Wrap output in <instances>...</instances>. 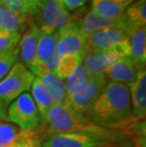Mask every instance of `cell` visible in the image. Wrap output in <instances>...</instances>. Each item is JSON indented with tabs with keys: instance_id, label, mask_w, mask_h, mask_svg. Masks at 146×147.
Segmentation results:
<instances>
[{
	"instance_id": "6da1fadb",
	"label": "cell",
	"mask_w": 146,
	"mask_h": 147,
	"mask_svg": "<svg viewBox=\"0 0 146 147\" xmlns=\"http://www.w3.org/2000/svg\"><path fill=\"white\" fill-rule=\"evenodd\" d=\"M86 117L96 125L107 129H114L125 123L132 117L128 86L108 81Z\"/></svg>"
},
{
	"instance_id": "7a4b0ae2",
	"label": "cell",
	"mask_w": 146,
	"mask_h": 147,
	"mask_svg": "<svg viewBox=\"0 0 146 147\" xmlns=\"http://www.w3.org/2000/svg\"><path fill=\"white\" fill-rule=\"evenodd\" d=\"M51 134L83 132L100 135H118L119 131L102 128L93 123L86 115L80 114L66 104H54L44 121Z\"/></svg>"
},
{
	"instance_id": "3957f363",
	"label": "cell",
	"mask_w": 146,
	"mask_h": 147,
	"mask_svg": "<svg viewBox=\"0 0 146 147\" xmlns=\"http://www.w3.org/2000/svg\"><path fill=\"white\" fill-rule=\"evenodd\" d=\"M120 140L118 135L72 132L51 134L42 140L40 147H106Z\"/></svg>"
},
{
	"instance_id": "277c9868",
	"label": "cell",
	"mask_w": 146,
	"mask_h": 147,
	"mask_svg": "<svg viewBox=\"0 0 146 147\" xmlns=\"http://www.w3.org/2000/svg\"><path fill=\"white\" fill-rule=\"evenodd\" d=\"M6 120L25 131H35L42 124L38 109L29 92L23 93L11 102Z\"/></svg>"
},
{
	"instance_id": "5b68a950",
	"label": "cell",
	"mask_w": 146,
	"mask_h": 147,
	"mask_svg": "<svg viewBox=\"0 0 146 147\" xmlns=\"http://www.w3.org/2000/svg\"><path fill=\"white\" fill-rule=\"evenodd\" d=\"M107 83V78L102 72L90 75L88 80L78 90L67 97L65 104L78 113L86 115L104 91Z\"/></svg>"
},
{
	"instance_id": "8992f818",
	"label": "cell",
	"mask_w": 146,
	"mask_h": 147,
	"mask_svg": "<svg viewBox=\"0 0 146 147\" xmlns=\"http://www.w3.org/2000/svg\"><path fill=\"white\" fill-rule=\"evenodd\" d=\"M34 75L18 61L8 74L0 81V100L6 105L18 96L28 92L34 80Z\"/></svg>"
},
{
	"instance_id": "52a82bcc",
	"label": "cell",
	"mask_w": 146,
	"mask_h": 147,
	"mask_svg": "<svg viewBox=\"0 0 146 147\" xmlns=\"http://www.w3.org/2000/svg\"><path fill=\"white\" fill-rule=\"evenodd\" d=\"M57 51L60 56L68 54H85L87 37L81 32L79 21H70L58 30Z\"/></svg>"
},
{
	"instance_id": "ba28073f",
	"label": "cell",
	"mask_w": 146,
	"mask_h": 147,
	"mask_svg": "<svg viewBox=\"0 0 146 147\" xmlns=\"http://www.w3.org/2000/svg\"><path fill=\"white\" fill-rule=\"evenodd\" d=\"M71 15L60 0H48L35 16L42 32H57L70 21Z\"/></svg>"
},
{
	"instance_id": "9c48e42d",
	"label": "cell",
	"mask_w": 146,
	"mask_h": 147,
	"mask_svg": "<svg viewBox=\"0 0 146 147\" xmlns=\"http://www.w3.org/2000/svg\"><path fill=\"white\" fill-rule=\"evenodd\" d=\"M41 32L42 30L38 25L34 22L33 19H30L17 45L18 60H20L21 63L30 71L35 62L37 46H38Z\"/></svg>"
},
{
	"instance_id": "30bf717a",
	"label": "cell",
	"mask_w": 146,
	"mask_h": 147,
	"mask_svg": "<svg viewBox=\"0 0 146 147\" xmlns=\"http://www.w3.org/2000/svg\"><path fill=\"white\" fill-rule=\"evenodd\" d=\"M130 34L125 30L114 26L98 30L87 36V49L105 51L115 47L118 43L128 39Z\"/></svg>"
},
{
	"instance_id": "8fae6325",
	"label": "cell",
	"mask_w": 146,
	"mask_h": 147,
	"mask_svg": "<svg viewBox=\"0 0 146 147\" xmlns=\"http://www.w3.org/2000/svg\"><path fill=\"white\" fill-rule=\"evenodd\" d=\"M146 24V2L138 0L125 9L117 18V27L131 34L136 30L144 28Z\"/></svg>"
},
{
	"instance_id": "7c38bea8",
	"label": "cell",
	"mask_w": 146,
	"mask_h": 147,
	"mask_svg": "<svg viewBox=\"0 0 146 147\" xmlns=\"http://www.w3.org/2000/svg\"><path fill=\"white\" fill-rule=\"evenodd\" d=\"M131 102V115L142 119L146 114V71L139 70L136 79L127 84Z\"/></svg>"
},
{
	"instance_id": "4fadbf2b",
	"label": "cell",
	"mask_w": 146,
	"mask_h": 147,
	"mask_svg": "<svg viewBox=\"0 0 146 147\" xmlns=\"http://www.w3.org/2000/svg\"><path fill=\"white\" fill-rule=\"evenodd\" d=\"M57 40L58 30L50 32H41L38 46H37L35 62H34L32 68L30 69V72L35 77H41L45 63L57 51Z\"/></svg>"
},
{
	"instance_id": "5bb4252c",
	"label": "cell",
	"mask_w": 146,
	"mask_h": 147,
	"mask_svg": "<svg viewBox=\"0 0 146 147\" xmlns=\"http://www.w3.org/2000/svg\"><path fill=\"white\" fill-rule=\"evenodd\" d=\"M109 82L128 84L136 79L138 70L130 57L118 59L102 70Z\"/></svg>"
},
{
	"instance_id": "9a60e30c",
	"label": "cell",
	"mask_w": 146,
	"mask_h": 147,
	"mask_svg": "<svg viewBox=\"0 0 146 147\" xmlns=\"http://www.w3.org/2000/svg\"><path fill=\"white\" fill-rule=\"evenodd\" d=\"M122 57L113 51V49H105V51H92L87 49L83 65L90 75L102 72L107 65L114 63L115 61Z\"/></svg>"
},
{
	"instance_id": "2e32d148",
	"label": "cell",
	"mask_w": 146,
	"mask_h": 147,
	"mask_svg": "<svg viewBox=\"0 0 146 147\" xmlns=\"http://www.w3.org/2000/svg\"><path fill=\"white\" fill-rule=\"evenodd\" d=\"M30 18L0 5V30L22 34L27 29Z\"/></svg>"
},
{
	"instance_id": "e0dca14e",
	"label": "cell",
	"mask_w": 146,
	"mask_h": 147,
	"mask_svg": "<svg viewBox=\"0 0 146 147\" xmlns=\"http://www.w3.org/2000/svg\"><path fill=\"white\" fill-rule=\"evenodd\" d=\"M30 88H32V94L30 95H32L33 101L36 105V107L38 109L43 124L49 109L54 105L55 102L51 93L49 92L48 87L45 86V84L42 82L40 78L34 77Z\"/></svg>"
},
{
	"instance_id": "ac0fdd59",
	"label": "cell",
	"mask_w": 146,
	"mask_h": 147,
	"mask_svg": "<svg viewBox=\"0 0 146 147\" xmlns=\"http://www.w3.org/2000/svg\"><path fill=\"white\" fill-rule=\"evenodd\" d=\"M130 58L137 70L145 69L146 64V29L141 28L129 36Z\"/></svg>"
},
{
	"instance_id": "d6986e66",
	"label": "cell",
	"mask_w": 146,
	"mask_h": 147,
	"mask_svg": "<svg viewBox=\"0 0 146 147\" xmlns=\"http://www.w3.org/2000/svg\"><path fill=\"white\" fill-rule=\"evenodd\" d=\"M79 24L81 32L87 37L90 34L98 32V30L117 26V19L104 18L91 10L83 15Z\"/></svg>"
},
{
	"instance_id": "ffe728a7",
	"label": "cell",
	"mask_w": 146,
	"mask_h": 147,
	"mask_svg": "<svg viewBox=\"0 0 146 147\" xmlns=\"http://www.w3.org/2000/svg\"><path fill=\"white\" fill-rule=\"evenodd\" d=\"M85 54H68L60 56L54 74L61 80L66 81L83 64Z\"/></svg>"
},
{
	"instance_id": "44dd1931",
	"label": "cell",
	"mask_w": 146,
	"mask_h": 147,
	"mask_svg": "<svg viewBox=\"0 0 146 147\" xmlns=\"http://www.w3.org/2000/svg\"><path fill=\"white\" fill-rule=\"evenodd\" d=\"M39 78V77H38ZM42 82L51 93L55 104H65L67 98V89L65 81L61 80L52 72L46 73L40 77Z\"/></svg>"
},
{
	"instance_id": "7402d4cb",
	"label": "cell",
	"mask_w": 146,
	"mask_h": 147,
	"mask_svg": "<svg viewBox=\"0 0 146 147\" xmlns=\"http://www.w3.org/2000/svg\"><path fill=\"white\" fill-rule=\"evenodd\" d=\"M127 7L111 0H92V11L101 16L109 19H117Z\"/></svg>"
},
{
	"instance_id": "603a6c76",
	"label": "cell",
	"mask_w": 146,
	"mask_h": 147,
	"mask_svg": "<svg viewBox=\"0 0 146 147\" xmlns=\"http://www.w3.org/2000/svg\"><path fill=\"white\" fill-rule=\"evenodd\" d=\"M89 77H90V74L88 73V71L86 70L85 65L82 64L66 81H65L66 89H67V97L71 95L72 93L75 92L76 90H78L80 87L88 80Z\"/></svg>"
},
{
	"instance_id": "cb8c5ba5",
	"label": "cell",
	"mask_w": 146,
	"mask_h": 147,
	"mask_svg": "<svg viewBox=\"0 0 146 147\" xmlns=\"http://www.w3.org/2000/svg\"><path fill=\"white\" fill-rule=\"evenodd\" d=\"M22 129L9 121H0V147H7L23 133Z\"/></svg>"
},
{
	"instance_id": "d4e9b609",
	"label": "cell",
	"mask_w": 146,
	"mask_h": 147,
	"mask_svg": "<svg viewBox=\"0 0 146 147\" xmlns=\"http://www.w3.org/2000/svg\"><path fill=\"white\" fill-rule=\"evenodd\" d=\"M42 140L37 136L36 131H23L16 140L7 147H40Z\"/></svg>"
},
{
	"instance_id": "484cf974",
	"label": "cell",
	"mask_w": 146,
	"mask_h": 147,
	"mask_svg": "<svg viewBox=\"0 0 146 147\" xmlns=\"http://www.w3.org/2000/svg\"><path fill=\"white\" fill-rule=\"evenodd\" d=\"M19 61L17 47L12 51L0 54V81L8 74L11 68Z\"/></svg>"
},
{
	"instance_id": "4316f807",
	"label": "cell",
	"mask_w": 146,
	"mask_h": 147,
	"mask_svg": "<svg viewBox=\"0 0 146 147\" xmlns=\"http://www.w3.org/2000/svg\"><path fill=\"white\" fill-rule=\"evenodd\" d=\"M22 34L10 33L0 30V54L9 52L17 47Z\"/></svg>"
},
{
	"instance_id": "83f0119b",
	"label": "cell",
	"mask_w": 146,
	"mask_h": 147,
	"mask_svg": "<svg viewBox=\"0 0 146 147\" xmlns=\"http://www.w3.org/2000/svg\"><path fill=\"white\" fill-rule=\"evenodd\" d=\"M2 5L18 13L30 18V11L27 0H2ZM32 19V18H30Z\"/></svg>"
},
{
	"instance_id": "f1b7e54d",
	"label": "cell",
	"mask_w": 146,
	"mask_h": 147,
	"mask_svg": "<svg viewBox=\"0 0 146 147\" xmlns=\"http://www.w3.org/2000/svg\"><path fill=\"white\" fill-rule=\"evenodd\" d=\"M48 0H27L28 5H29L30 11V18L33 19L35 17L41 8L44 6Z\"/></svg>"
},
{
	"instance_id": "f546056e",
	"label": "cell",
	"mask_w": 146,
	"mask_h": 147,
	"mask_svg": "<svg viewBox=\"0 0 146 147\" xmlns=\"http://www.w3.org/2000/svg\"><path fill=\"white\" fill-rule=\"evenodd\" d=\"M60 1L64 5V7L67 9V11H72L77 10V9L83 8L85 5V3L87 2V0H60Z\"/></svg>"
},
{
	"instance_id": "4dcf8cb0",
	"label": "cell",
	"mask_w": 146,
	"mask_h": 147,
	"mask_svg": "<svg viewBox=\"0 0 146 147\" xmlns=\"http://www.w3.org/2000/svg\"><path fill=\"white\" fill-rule=\"evenodd\" d=\"M7 118V105L0 100V121H6Z\"/></svg>"
},
{
	"instance_id": "1f68e13d",
	"label": "cell",
	"mask_w": 146,
	"mask_h": 147,
	"mask_svg": "<svg viewBox=\"0 0 146 147\" xmlns=\"http://www.w3.org/2000/svg\"><path fill=\"white\" fill-rule=\"evenodd\" d=\"M111 1H113L115 3H118V4H122V5L126 6V7H128V6L131 4L132 2H134L135 0H111Z\"/></svg>"
},
{
	"instance_id": "d6a6232c",
	"label": "cell",
	"mask_w": 146,
	"mask_h": 147,
	"mask_svg": "<svg viewBox=\"0 0 146 147\" xmlns=\"http://www.w3.org/2000/svg\"><path fill=\"white\" fill-rule=\"evenodd\" d=\"M141 147H146V146H145V142H142V144L141 145Z\"/></svg>"
},
{
	"instance_id": "836d02e7",
	"label": "cell",
	"mask_w": 146,
	"mask_h": 147,
	"mask_svg": "<svg viewBox=\"0 0 146 147\" xmlns=\"http://www.w3.org/2000/svg\"><path fill=\"white\" fill-rule=\"evenodd\" d=\"M0 5H2V0H0Z\"/></svg>"
}]
</instances>
